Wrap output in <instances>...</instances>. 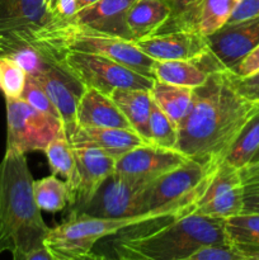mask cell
I'll return each mask as SVG.
<instances>
[{"mask_svg":"<svg viewBox=\"0 0 259 260\" xmlns=\"http://www.w3.org/2000/svg\"><path fill=\"white\" fill-rule=\"evenodd\" d=\"M259 111L234 88L229 70L212 71L193 89L187 116L178 127L175 150L200 162H221L239 132Z\"/></svg>","mask_w":259,"mask_h":260,"instance_id":"6da1fadb","label":"cell"},{"mask_svg":"<svg viewBox=\"0 0 259 260\" xmlns=\"http://www.w3.org/2000/svg\"><path fill=\"white\" fill-rule=\"evenodd\" d=\"M231 244L225 220L197 213L152 218L112 236L117 260H180L207 245Z\"/></svg>","mask_w":259,"mask_h":260,"instance_id":"7a4b0ae2","label":"cell"},{"mask_svg":"<svg viewBox=\"0 0 259 260\" xmlns=\"http://www.w3.org/2000/svg\"><path fill=\"white\" fill-rule=\"evenodd\" d=\"M32 173L24 154L7 152L0 162V254L27 260L45 246L51 228L43 221L33 194Z\"/></svg>","mask_w":259,"mask_h":260,"instance_id":"3957f363","label":"cell"},{"mask_svg":"<svg viewBox=\"0 0 259 260\" xmlns=\"http://www.w3.org/2000/svg\"><path fill=\"white\" fill-rule=\"evenodd\" d=\"M43 55L57 58L65 51L94 53L117 61L136 73L154 79L155 60L145 55L134 41L84 29L68 20L57 22L38 35L35 46Z\"/></svg>","mask_w":259,"mask_h":260,"instance_id":"277c9868","label":"cell"},{"mask_svg":"<svg viewBox=\"0 0 259 260\" xmlns=\"http://www.w3.org/2000/svg\"><path fill=\"white\" fill-rule=\"evenodd\" d=\"M220 162L188 160L184 165L150 183L145 192V207L157 215H187L207 188Z\"/></svg>","mask_w":259,"mask_h":260,"instance_id":"5b68a950","label":"cell"},{"mask_svg":"<svg viewBox=\"0 0 259 260\" xmlns=\"http://www.w3.org/2000/svg\"><path fill=\"white\" fill-rule=\"evenodd\" d=\"M172 215H147L124 218H101L78 216L65 218L61 225L51 229L45 240V246L55 260H68L93 251L99 240L116 235L131 226L146 222L152 218Z\"/></svg>","mask_w":259,"mask_h":260,"instance_id":"8992f818","label":"cell"},{"mask_svg":"<svg viewBox=\"0 0 259 260\" xmlns=\"http://www.w3.org/2000/svg\"><path fill=\"white\" fill-rule=\"evenodd\" d=\"M58 60L62 61L84 88L96 89L109 96L116 89L150 90L155 81L117 61L94 53L65 51Z\"/></svg>","mask_w":259,"mask_h":260,"instance_id":"52a82bcc","label":"cell"},{"mask_svg":"<svg viewBox=\"0 0 259 260\" xmlns=\"http://www.w3.org/2000/svg\"><path fill=\"white\" fill-rule=\"evenodd\" d=\"M57 22L63 20L51 14L47 0H0V56L35 46L38 35Z\"/></svg>","mask_w":259,"mask_h":260,"instance_id":"ba28073f","label":"cell"},{"mask_svg":"<svg viewBox=\"0 0 259 260\" xmlns=\"http://www.w3.org/2000/svg\"><path fill=\"white\" fill-rule=\"evenodd\" d=\"M7 152L43 151L62 129L63 122L37 111L23 99H5Z\"/></svg>","mask_w":259,"mask_h":260,"instance_id":"9c48e42d","label":"cell"},{"mask_svg":"<svg viewBox=\"0 0 259 260\" xmlns=\"http://www.w3.org/2000/svg\"><path fill=\"white\" fill-rule=\"evenodd\" d=\"M151 182L154 180L137 179L113 173L81 210L66 216V218L78 216L124 218L147 215L150 212L145 207V192Z\"/></svg>","mask_w":259,"mask_h":260,"instance_id":"30bf717a","label":"cell"},{"mask_svg":"<svg viewBox=\"0 0 259 260\" xmlns=\"http://www.w3.org/2000/svg\"><path fill=\"white\" fill-rule=\"evenodd\" d=\"M243 210L244 183L240 170L222 160L196 203L193 212L206 217L226 220L243 213Z\"/></svg>","mask_w":259,"mask_h":260,"instance_id":"8fae6325","label":"cell"},{"mask_svg":"<svg viewBox=\"0 0 259 260\" xmlns=\"http://www.w3.org/2000/svg\"><path fill=\"white\" fill-rule=\"evenodd\" d=\"M47 57L48 63L43 73L37 76H30V78L36 79L43 90L47 93L48 98L55 104L60 113L66 134L70 135L76 127L78 102L85 88L66 69L62 61L52 56H47Z\"/></svg>","mask_w":259,"mask_h":260,"instance_id":"7c38bea8","label":"cell"},{"mask_svg":"<svg viewBox=\"0 0 259 260\" xmlns=\"http://www.w3.org/2000/svg\"><path fill=\"white\" fill-rule=\"evenodd\" d=\"M134 42L145 55L155 61L200 62L212 53L208 47L207 37L196 30L156 33Z\"/></svg>","mask_w":259,"mask_h":260,"instance_id":"4fadbf2b","label":"cell"},{"mask_svg":"<svg viewBox=\"0 0 259 260\" xmlns=\"http://www.w3.org/2000/svg\"><path fill=\"white\" fill-rule=\"evenodd\" d=\"M208 47L226 70H233L259 46V17L228 23L207 36Z\"/></svg>","mask_w":259,"mask_h":260,"instance_id":"5bb4252c","label":"cell"},{"mask_svg":"<svg viewBox=\"0 0 259 260\" xmlns=\"http://www.w3.org/2000/svg\"><path fill=\"white\" fill-rule=\"evenodd\" d=\"M74 152L79 180L73 201L69 205L68 216L81 210L116 169V159L96 147L76 146Z\"/></svg>","mask_w":259,"mask_h":260,"instance_id":"9a60e30c","label":"cell"},{"mask_svg":"<svg viewBox=\"0 0 259 260\" xmlns=\"http://www.w3.org/2000/svg\"><path fill=\"white\" fill-rule=\"evenodd\" d=\"M188 160L187 156L177 150L142 145L118 157L114 173L137 179L155 180L184 165Z\"/></svg>","mask_w":259,"mask_h":260,"instance_id":"2e32d148","label":"cell"},{"mask_svg":"<svg viewBox=\"0 0 259 260\" xmlns=\"http://www.w3.org/2000/svg\"><path fill=\"white\" fill-rule=\"evenodd\" d=\"M136 0H101L78 10L69 22L84 29L134 41L127 25V14Z\"/></svg>","mask_w":259,"mask_h":260,"instance_id":"e0dca14e","label":"cell"},{"mask_svg":"<svg viewBox=\"0 0 259 260\" xmlns=\"http://www.w3.org/2000/svg\"><path fill=\"white\" fill-rule=\"evenodd\" d=\"M76 126L89 128L132 129L113 99L91 88H85L79 99Z\"/></svg>","mask_w":259,"mask_h":260,"instance_id":"ac0fdd59","label":"cell"},{"mask_svg":"<svg viewBox=\"0 0 259 260\" xmlns=\"http://www.w3.org/2000/svg\"><path fill=\"white\" fill-rule=\"evenodd\" d=\"M68 137L74 147H96L116 160L136 147L150 145L135 131L124 128H89L76 126Z\"/></svg>","mask_w":259,"mask_h":260,"instance_id":"d6986e66","label":"cell"},{"mask_svg":"<svg viewBox=\"0 0 259 260\" xmlns=\"http://www.w3.org/2000/svg\"><path fill=\"white\" fill-rule=\"evenodd\" d=\"M225 68L211 53L200 62L195 61H155L152 66L154 79L172 85L196 89L207 81L212 71Z\"/></svg>","mask_w":259,"mask_h":260,"instance_id":"ffe728a7","label":"cell"},{"mask_svg":"<svg viewBox=\"0 0 259 260\" xmlns=\"http://www.w3.org/2000/svg\"><path fill=\"white\" fill-rule=\"evenodd\" d=\"M111 98L122 112L131 128L141 136L147 144H151L150 132V112H151V94L150 90L140 89H116Z\"/></svg>","mask_w":259,"mask_h":260,"instance_id":"44dd1931","label":"cell"},{"mask_svg":"<svg viewBox=\"0 0 259 260\" xmlns=\"http://www.w3.org/2000/svg\"><path fill=\"white\" fill-rule=\"evenodd\" d=\"M170 17L165 0H136L127 14V25L134 41L155 35Z\"/></svg>","mask_w":259,"mask_h":260,"instance_id":"7402d4cb","label":"cell"},{"mask_svg":"<svg viewBox=\"0 0 259 260\" xmlns=\"http://www.w3.org/2000/svg\"><path fill=\"white\" fill-rule=\"evenodd\" d=\"M43 152L47 157L48 165L52 170V174L60 175L65 179L66 184L69 187V192H70V201H69V205H70L74 198V193L76 190L79 177L78 170H76L74 146L69 141L68 134H66L65 129H62L56 136V139H53L47 145Z\"/></svg>","mask_w":259,"mask_h":260,"instance_id":"603a6c76","label":"cell"},{"mask_svg":"<svg viewBox=\"0 0 259 260\" xmlns=\"http://www.w3.org/2000/svg\"><path fill=\"white\" fill-rule=\"evenodd\" d=\"M150 94L152 101L178 128L189 111L193 89L155 80L150 89Z\"/></svg>","mask_w":259,"mask_h":260,"instance_id":"cb8c5ba5","label":"cell"},{"mask_svg":"<svg viewBox=\"0 0 259 260\" xmlns=\"http://www.w3.org/2000/svg\"><path fill=\"white\" fill-rule=\"evenodd\" d=\"M259 149V111L246 122L226 152L223 161L243 169L251 161Z\"/></svg>","mask_w":259,"mask_h":260,"instance_id":"d4e9b609","label":"cell"},{"mask_svg":"<svg viewBox=\"0 0 259 260\" xmlns=\"http://www.w3.org/2000/svg\"><path fill=\"white\" fill-rule=\"evenodd\" d=\"M33 194L41 211L56 213L65 210L70 201V192L65 180L50 175L33 182Z\"/></svg>","mask_w":259,"mask_h":260,"instance_id":"484cf974","label":"cell"},{"mask_svg":"<svg viewBox=\"0 0 259 260\" xmlns=\"http://www.w3.org/2000/svg\"><path fill=\"white\" fill-rule=\"evenodd\" d=\"M240 0H202L198 12L196 32L202 36L212 35L228 23Z\"/></svg>","mask_w":259,"mask_h":260,"instance_id":"4316f807","label":"cell"},{"mask_svg":"<svg viewBox=\"0 0 259 260\" xmlns=\"http://www.w3.org/2000/svg\"><path fill=\"white\" fill-rule=\"evenodd\" d=\"M225 231L234 245H259V213H239L225 220Z\"/></svg>","mask_w":259,"mask_h":260,"instance_id":"83f0119b","label":"cell"},{"mask_svg":"<svg viewBox=\"0 0 259 260\" xmlns=\"http://www.w3.org/2000/svg\"><path fill=\"white\" fill-rule=\"evenodd\" d=\"M165 2L170 8V17L156 33H167L173 30H196V23H197L202 0H165Z\"/></svg>","mask_w":259,"mask_h":260,"instance_id":"f1b7e54d","label":"cell"},{"mask_svg":"<svg viewBox=\"0 0 259 260\" xmlns=\"http://www.w3.org/2000/svg\"><path fill=\"white\" fill-rule=\"evenodd\" d=\"M150 132H151V144L154 146L175 150L178 141V128L154 101L151 102V112H150Z\"/></svg>","mask_w":259,"mask_h":260,"instance_id":"f546056e","label":"cell"},{"mask_svg":"<svg viewBox=\"0 0 259 260\" xmlns=\"http://www.w3.org/2000/svg\"><path fill=\"white\" fill-rule=\"evenodd\" d=\"M27 74L8 56L0 57V91L5 99H20L24 90Z\"/></svg>","mask_w":259,"mask_h":260,"instance_id":"4dcf8cb0","label":"cell"},{"mask_svg":"<svg viewBox=\"0 0 259 260\" xmlns=\"http://www.w3.org/2000/svg\"><path fill=\"white\" fill-rule=\"evenodd\" d=\"M20 99H23L24 102H27L30 107H33L37 111L43 112V113L48 114V116H52L55 118L61 119L60 113H58L57 108L55 107V104L51 102V99L48 98L47 93L43 90L42 86L40 85L36 79L27 76V81H25L24 90H23L22 96ZM62 121V119H61Z\"/></svg>","mask_w":259,"mask_h":260,"instance_id":"1f68e13d","label":"cell"},{"mask_svg":"<svg viewBox=\"0 0 259 260\" xmlns=\"http://www.w3.org/2000/svg\"><path fill=\"white\" fill-rule=\"evenodd\" d=\"M180 260H246L240 249L234 244L207 245L197 249Z\"/></svg>","mask_w":259,"mask_h":260,"instance_id":"d6a6232c","label":"cell"},{"mask_svg":"<svg viewBox=\"0 0 259 260\" xmlns=\"http://www.w3.org/2000/svg\"><path fill=\"white\" fill-rule=\"evenodd\" d=\"M229 75L235 90L244 99L259 103V70L248 76H238L231 71H229Z\"/></svg>","mask_w":259,"mask_h":260,"instance_id":"836d02e7","label":"cell"},{"mask_svg":"<svg viewBox=\"0 0 259 260\" xmlns=\"http://www.w3.org/2000/svg\"><path fill=\"white\" fill-rule=\"evenodd\" d=\"M47 9L57 19L70 20L78 12L76 0H47Z\"/></svg>","mask_w":259,"mask_h":260,"instance_id":"e575fe53","label":"cell"},{"mask_svg":"<svg viewBox=\"0 0 259 260\" xmlns=\"http://www.w3.org/2000/svg\"><path fill=\"white\" fill-rule=\"evenodd\" d=\"M256 17H259V0H240L228 23H238Z\"/></svg>","mask_w":259,"mask_h":260,"instance_id":"d590c367","label":"cell"},{"mask_svg":"<svg viewBox=\"0 0 259 260\" xmlns=\"http://www.w3.org/2000/svg\"><path fill=\"white\" fill-rule=\"evenodd\" d=\"M243 212L259 213V182L244 183Z\"/></svg>","mask_w":259,"mask_h":260,"instance_id":"8d00e7d4","label":"cell"},{"mask_svg":"<svg viewBox=\"0 0 259 260\" xmlns=\"http://www.w3.org/2000/svg\"><path fill=\"white\" fill-rule=\"evenodd\" d=\"M259 70V46L256 48H254L248 56H246L244 60H241L233 70V74L238 76H248L254 74L255 71Z\"/></svg>","mask_w":259,"mask_h":260,"instance_id":"74e56055","label":"cell"},{"mask_svg":"<svg viewBox=\"0 0 259 260\" xmlns=\"http://www.w3.org/2000/svg\"><path fill=\"white\" fill-rule=\"evenodd\" d=\"M240 175L243 183L259 182V164L248 165V167L240 169Z\"/></svg>","mask_w":259,"mask_h":260,"instance_id":"f35d334b","label":"cell"},{"mask_svg":"<svg viewBox=\"0 0 259 260\" xmlns=\"http://www.w3.org/2000/svg\"><path fill=\"white\" fill-rule=\"evenodd\" d=\"M27 260H55V259H53V256L51 255L50 251L47 250V248L43 246V248L37 249V250L33 251L32 254H29V256H28Z\"/></svg>","mask_w":259,"mask_h":260,"instance_id":"ab89813d","label":"cell"},{"mask_svg":"<svg viewBox=\"0 0 259 260\" xmlns=\"http://www.w3.org/2000/svg\"><path fill=\"white\" fill-rule=\"evenodd\" d=\"M68 260H117L113 256H108V255H104V254H96L90 251L88 254H84V255L80 256H76V258H71Z\"/></svg>","mask_w":259,"mask_h":260,"instance_id":"60d3db41","label":"cell"},{"mask_svg":"<svg viewBox=\"0 0 259 260\" xmlns=\"http://www.w3.org/2000/svg\"><path fill=\"white\" fill-rule=\"evenodd\" d=\"M98 2H101V0H76V5H78V10H80L89 7V5L95 4V3Z\"/></svg>","mask_w":259,"mask_h":260,"instance_id":"b9f144b4","label":"cell"},{"mask_svg":"<svg viewBox=\"0 0 259 260\" xmlns=\"http://www.w3.org/2000/svg\"><path fill=\"white\" fill-rule=\"evenodd\" d=\"M254 164H259V149H258V151L255 152V155L253 156L251 161L249 162V165H254ZM246 167H248V165H246Z\"/></svg>","mask_w":259,"mask_h":260,"instance_id":"7bdbcfd3","label":"cell"}]
</instances>
